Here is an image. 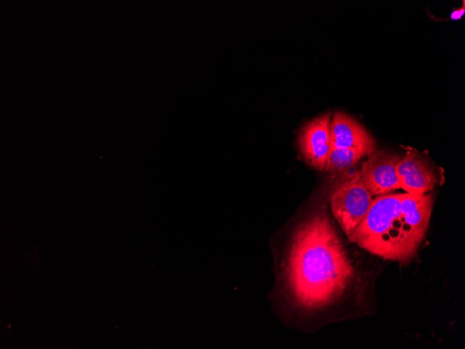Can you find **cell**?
<instances>
[{
    "instance_id": "cell-3",
    "label": "cell",
    "mask_w": 465,
    "mask_h": 349,
    "mask_svg": "<svg viewBox=\"0 0 465 349\" xmlns=\"http://www.w3.org/2000/svg\"><path fill=\"white\" fill-rule=\"evenodd\" d=\"M372 201V194L360 180L359 170L344 173L335 183L329 196L331 210L347 238L365 218Z\"/></svg>"
},
{
    "instance_id": "cell-6",
    "label": "cell",
    "mask_w": 465,
    "mask_h": 349,
    "mask_svg": "<svg viewBox=\"0 0 465 349\" xmlns=\"http://www.w3.org/2000/svg\"><path fill=\"white\" fill-rule=\"evenodd\" d=\"M395 169L400 188L411 194H426L432 190L439 181L438 174L432 164L416 151H408L400 158Z\"/></svg>"
},
{
    "instance_id": "cell-8",
    "label": "cell",
    "mask_w": 465,
    "mask_h": 349,
    "mask_svg": "<svg viewBox=\"0 0 465 349\" xmlns=\"http://www.w3.org/2000/svg\"><path fill=\"white\" fill-rule=\"evenodd\" d=\"M365 156L363 152L356 149L330 148L324 171L334 174L344 173Z\"/></svg>"
},
{
    "instance_id": "cell-9",
    "label": "cell",
    "mask_w": 465,
    "mask_h": 349,
    "mask_svg": "<svg viewBox=\"0 0 465 349\" xmlns=\"http://www.w3.org/2000/svg\"><path fill=\"white\" fill-rule=\"evenodd\" d=\"M464 11H465V6H464V1H463L462 7L460 8L459 9H456L453 10L450 15V19L452 20H459L464 14Z\"/></svg>"
},
{
    "instance_id": "cell-1",
    "label": "cell",
    "mask_w": 465,
    "mask_h": 349,
    "mask_svg": "<svg viewBox=\"0 0 465 349\" xmlns=\"http://www.w3.org/2000/svg\"><path fill=\"white\" fill-rule=\"evenodd\" d=\"M354 274L329 217L315 212L296 229L288 251L285 278L294 302L308 311L325 308L343 295Z\"/></svg>"
},
{
    "instance_id": "cell-2",
    "label": "cell",
    "mask_w": 465,
    "mask_h": 349,
    "mask_svg": "<svg viewBox=\"0 0 465 349\" xmlns=\"http://www.w3.org/2000/svg\"><path fill=\"white\" fill-rule=\"evenodd\" d=\"M432 194L389 193L376 196L349 240L384 259L409 262L427 232Z\"/></svg>"
},
{
    "instance_id": "cell-5",
    "label": "cell",
    "mask_w": 465,
    "mask_h": 349,
    "mask_svg": "<svg viewBox=\"0 0 465 349\" xmlns=\"http://www.w3.org/2000/svg\"><path fill=\"white\" fill-rule=\"evenodd\" d=\"M331 114L326 112L305 124L299 135V147L304 159L315 169L324 171L330 150Z\"/></svg>"
},
{
    "instance_id": "cell-7",
    "label": "cell",
    "mask_w": 465,
    "mask_h": 349,
    "mask_svg": "<svg viewBox=\"0 0 465 349\" xmlns=\"http://www.w3.org/2000/svg\"><path fill=\"white\" fill-rule=\"evenodd\" d=\"M330 148L356 149L363 152L368 157L377 151V143L356 120L338 111L331 119Z\"/></svg>"
},
{
    "instance_id": "cell-4",
    "label": "cell",
    "mask_w": 465,
    "mask_h": 349,
    "mask_svg": "<svg viewBox=\"0 0 465 349\" xmlns=\"http://www.w3.org/2000/svg\"><path fill=\"white\" fill-rule=\"evenodd\" d=\"M400 158L396 154L377 150L362 163L360 180L372 196L387 194L400 188L395 169Z\"/></svg>"
}]
</instances>
